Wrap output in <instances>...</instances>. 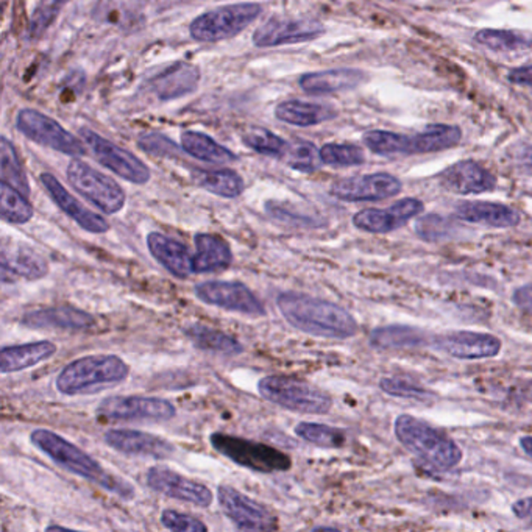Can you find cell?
Returning <instances> with one entry per match:
<instances>
[{
	"label": "cell",
	"instance_id": "obj_1",
	"mask_svg": "<svg viewBox=\"0 0 532 532\" xmlns=\"http://www.w3.org/2000/svg\"><path fill=\"white\" fill-rule=\"evenodd\" d=\"M281 315L295 330L326 339H350L358 324L347 309L336 303L300 292H283L276 298Z\"/></svg>",
	"mask_w": 532,
	"mask_h": 532
},
{
	"label": "cell",
	"instance_id": "obj_2",
	"mask_svg": "<svg viewBox=\"0 0 532 532\" xmlns=\"http://www.w3.org/2000/svg\"><path fill=\"white\" fill-rule=\"evenodd\" d=\"M30 440L36 449L47 454L56 465L69 473L94 482L107 492L118 495L119 498L131 499L135 497V488L130 482L108 473L92 456L84 453L83 450L60 434L40 428L30 434Z\"/></svg>",
	"mask_w": 532,
	"mask_h": 532
},
{
	"label": "cell",
	"instance_id": "obj_3",
	"mask_svg": "<svg viewBox=\"0 0 532 532\" xmlns=\"http://www.w3.org/2000/svg\"><path fill=\"white\" fill-rule=\"evenodd\" d=\"M129 373V364L116 354H91L63 367L55 386L58 392L68 397L94 395L119 386Z\"/></svg>",
	"mask_w": 532,
	"mask_h": 532
},
{
	"label": "cell",
	"instance_id": "obj_4",
	"mask_svg": "<svg viewBox=\"0 0 532 532\" xmlns=\"http://www.w3.org/2000/svg\"><path fill=\"white\" fill-rule=\"evenodd\" d=\"M395 436L411 453L437 470H451L462 460V450L447 432L412 415L398 417Z\"/></svg>",
	"mask_w": 532,
	"mask_h": 532
},
{
	"label": "cell",
	"instance_id": "obj_5",
	"mask_svg": "<svg viewBox=\"0 0 532 532\" xmlns=\"http://www.w3.org/2000/svg\"><path fill=\"white\" fill-rule=\"evenodd\" d=\"M258 392L270 403L298 414L324 415L333 408L328 393L294 376H264L259 380Z\"/></svg>",
	"mask_w": 532,
	"mask_h": 532
},
{
	"label": "cell",
	"instance_id": "obj_6",
	"mask_svg": "<svg viewBox=\"0 0 532 532\" xmlns=\"http://www.w3.org/2000/svg\"><path fill=\"white\" fill-rule=\"evenodd\" d=\"M209 443L218 454L248 470L266 475L291 470V456L267 443L255 442L250 439L230 436L224 432L211 434Z\"/></svg>",
	"mask_w": 532,
	"mask_h": 532
},
{
	"label": "cell",
	"instance_id": "obj_7",
	"mask_svg": "<svg viewBox=\"0 0 532 532\" xmlns=\"http://www.w3.org/2000/svg\"><path fill=\"white\" fill-rule=\"evenodd\" d=\"M261 15V5L256 2L231 4L203 13L192 21L189 34L200 43H218L231 40L255 23Z\"/></svg>",
	"mask_w": 532,
	"mask_h": 532
},
{
	"label": "cell",
	"instance_id": "obj_8",
	"mask_svg": "<svg viewBox=\"0 0 532 532\" xmlns=\"http://www.w3.org/2000/svg\"><path fill=\"white\" fill-rule=\"evenodd\" d=\"M66 175L69 185L88 202L99 208L102 213L116 214L125 207L127 196L121 185L96 169L91 168L90 164L80 160H73L69 163Z\"/></svg>",
	"mask_w": 532,
	"mask_h": 532
},
{
	"label": "cell",
	"instance_id": "obj_9",
	"mask_svg": "<svg viewBox=\"0 0 532 532\" xmlns=\"http://www.w3.org/2000/svg\"><path fill=\"white\" fill-rule=\"evenodd\" d=\"M16 127L28 140L38 142L41 146L49 147L52 150L73 158L86 155V147L79 138L69 133L68 130L63 129L55 119L49 118L38 110L24 108L17 112Z\"/></svg>",
	"mask_w": 532,
	"mask_h": 532
},
{
	"label": "cell",
	"instance_id": "obj_10",
	"mask_svg": "<svg viewBox=\"0 0 532 532\" xmlns=\"http://www.w3.org/2000/svg\"><path fill=\"white\" fill-rule=\"evenodd\" d=\"M79 133L97 161L110 169L112 174L127 179L133 185H146L150 179L149 168L131 151L125 150L111 140H105L103 136L97 135L92 130L80 129Z\"/></svg>",
	"mask_w": 532,
	"mask_h": 532
},
{
	"label": "cell",
	"instance_id": "obj_11",
	"mask_svg": "<svg viewBox=\"0 0 532 532\" xmlns=\"http://www.w3.org/2000/svg\"><path fill=\"white\" fill-rule=\"evenodd\" d=\"M194 294L200 302L209 306L252 317L266 315L263 303L250 291V287L239 281H205L194 287Z\"/></svg>",
	"mask_w": 532,
	"mask_h": 532
},
{
	"label": "cell",
	"instance_id": "obj_12",
	"mask_svg": "<svg viewBox=\"0 0 532 532\" xmlns=\"http://www.w3.org/2000/svg\"><path fill=\"white\" fill-rule=\"evenodd\" d=\"M220 509L241 531H275L278 529L276 516L258 501L248 498L231 486H218Z\"/></svg>",
	"mask_w": 532,
	"mask_h": 532
},
{
	"label": "cell",
	"instance_id": "obj_13",
	"mask_svg": "<svg viewBox=\"0 0 532 532\" xmlns=\"http://www.w3.org/2000/svg\"><path fill=\"white\" fill-rule=\"evenodd\" d=\"M97 414L112 421H168L177 415L174 404L164 398L107 397L102 400Z\"/></svg>",
	"mask_w": 532,
	"mask_h": 532
},
{
	"label": "cell",
	"instance_id": "obj_14",
	"mask_svg": "<svg viewBox=\"0 0 532 532\" xmlns=\"http://www.w3.org/2000/svg\"><path fill=\"white\" fill-rule=\"evenodd\" d=\"M401 189L403 185L395 175L378 172L337 179L331 186V196L343 202H378L398 196Z\"/></svg>",
	"mask_w": 532,
	"mask_h": 532
},
{
	"label": "cell",
	"instance_id": "obj_15",
	"mask_svg": "<svg viewBox=\"0 0 532 532\" xmlns=\"http://www.w3.org/2000/svg\"><path fill=\"white\" fill-rule=\"evenodd\" d=\"M146 481L151 490L169 498L179 499L205 509L213 505V492L205 484L183 477L168 467H151L147 470Z\"/></svg>",
	"mask_w": 532,
	"mask_h": 532
},
{
	"label": "cell",
	"instance_id": "obj_16",
	"mask_svg": "<svg viewBox=\"0 0 532 532\" xmlns=\"http://www.w3.org/2000/svg\"><path fill=\"white\" fill-rule=\"evenodd\" d=\"M325 34L324 24L315 19H272L253 34V44L261 49L298 44Z\"/></svg>",
	"mask_w": 532,
	"mask_h": 532
},
{
	"label": "cell",
	"instance_id": "obj_17",
	"mask_svg": "<svg viewBox=\"0 0 532 532\" xmlns=\"http://www.w3.org/2000/svg\"><path fill=\"white\" fill-rule=\"evenodd\" d=\"M425 209V205L419 198H401L392 207L386 209H363L354 214L353 225L359 230L375 235H386L391 231L398 230L410 222L411 218L419 216Z\"/></svg>",
	"mask_w": 532,
	"mask_h": 532
},
{
	"label": "cell",
	"instance_id": "obj_18",
	"mask_svg": "<svg viewBox=\"0 0 532 532\" xmlns=\"http://www.w3.org/2000/svg\"><path fill=\"white\" fill-rule=\"evenodd\" d=\"M434 341L442 352L458 359L495 358L501 352V341L488 333L451 331Z\"/></svg>",
	"mask_w": 532,
	"mask_h": 532
},
{
	"label": "cell",
	"instance_id": "obj_19",
	"mask_svg": "<svg viewBox=\"0 0 532 532\" xmlns=\"http://www.w3.org/2000/svg\"><path fill=\"white\" fill-rule=\"evenodd\" d=\"M41 183L45 188L47 194L51 196L52 200L55 202L56 207L62 209L63 213L73 218L75 224L84 231H90L92 235H103L110 230V224L101 214L91 211L84 208L82 203L58 181L55 175L44 172L40 177Z\"/></svg>",
	"mask_w": 532,
	"mask_h": 532
},
{
	"label": "cell",
	"instance_id": "obj_20",
	"mask_svg": "<svg viewBox=\"0 0 532 532\" xmlns=\"http://www.w3.org/2000/svg\"><path fill=\"white\" fill-rule=\"evenodd\" d=\"M103 440L108 447L127 456L168 459L175 451L174 445L163 437L135 430H110L105 432Z\"/></svg>",
	"mask_w": 532,
	"mask_h": 532
},
{
	"label": "cell",
	"instance_id": "obj_21",
	"mask_svg": "<svg viewBox=\"0 0 532 532\" xmlns=\"http://www.w3.org/2000/svg\"><path fill=\"white\" fill-rule=\"evenodd\" d=\"M439 181L447 191L460 196L492 191L497 186V177L481 164L470 160L451 164L439 175Z\"/></svg>",
	"mask_w": 532,
	"mask_h": 532
},
{
	"label": "cell",
	"instance_id": "obj_22",
	"mask_svg": "<svg viewBox=\"0 0 532 532\" xmlns=\"http://www.w3.org/2000/svg\"><path fill=\"white\" fill-rule=\"evenodd\" d=\"M21 325L32 330L86 331L96 325V319L73 306L34 309L21 319Z\"/></svg>",
	"mask_w": 532,
	"mask_h": 532
},
{
	"label": "cell",
	"instance_id": "obj_23",
	"mask_svg": "<svg viewBox=\"0 0 532 532\" xmlns=\"http://www.w3.org/2000/svg\"><path fill=\"white\" fill-rule=\"evenodd\" d=\"M200 83V71L189 63H175L150 80V91L163 102L188 96Z\"/></svg>",
	"mask_w": 532,
	"mask_h": 532
},
{
	"label": "cell",
	"instance_id": "obj_24",
	"mask_svg": "<svg viewBox=\"0 0 532 532\" xmlns=\"http://www.w3.org/2000/svg\"><path fill=\"white\" fill-rule=\"evenodd\" d=\"M147 248L151 256L168 270L169 274L177 278L186 280L192 272V255L183 242L177 241L170 236L163 233H149L147 236Z\"/></svg>",
	"mask_w": 532,
	"mask_h": 532
},
{
	"label": "cell",
	"instance_id": "obj_25",
	"mask_svg": "<svg viewBox=\"0 0 532 532\" xmlns=\"http://www.w3.org/2000/svg\"><path fill=\"white\" fill-rule=\"evenodd\" d=\"M49 272V266L40 253L34 252L30 247L17 246L8 248L4 246L2 252V281L5 285L15 283L17 278L36 281L44 278Z\"/></svg>",
	"mask_w": 532,
	"mask_h": 532
},
{
	"label": "cell",
	"instance_id": "obj_26",
	"mask_svg": "<svg viewBox=\"0 0 532 532\" xmlns=\"http://www.w3.org/2000/svg\"><path fill=\"white\" fill-rule=\"evenodd\" d=\"M196 253L192 255L194 274H213L228 269L233 263V252L222 236L214 233H197L194 237Z\"/></svg>",
	"mask_w": 532,
	"mask_h": 532
},
{
	"label": "cell",
	"instance_id": "obj_27",
	"mask_svg": "<svg viewBox=\"0 0 532 532\" xmlns=\"http://www.w3.org/2000/svg\"><path fill=\"white\" fill-rule=\"evenodd\" d=\"M367 75L358 69H330L320 73H305L298 84L305 92L313 96H325L341 91L354 90L365 83Z\"/></svg>",
	"mask_w": 532,
	"mask_h": 532
},
{
	"label": "cell",
	"instance_id": "obj_28",
	"mask_svg": "<svg viewBox=\"0 0 532 532\" xmlns=\"http://www.w3.org/2000/svg\"><path fill=\"white\" fill-rule=\"evenodd\" d=\"M456 218L470 224L488 225L495 228H510L520 224L521 216L517 209L503 203L462 202L454 209Z\"/></svg>",
	"mask_w": 532,
	"mask_h": 532
},
{
	"label": "cell",
	"instance_id": "obj_29",
	"mask_svg": "<svg viewBox=\"0 0 532 532\" xmlns=\"http://www.w3.org/2000/svg\"><path fill=\"white\" fill-rule=\"evenodd\" d=\"M55 343L51 341L30 342L21 345H8L0 350V372L15 373L21 370L30 369L41 364L47 359L53 358L56 353Z\"/></svg>",
	"mask_w": 532,
	"mask_h": 532
},
{
	"label": "cell",
	"instance_id": "obj_30",
	"mask_svg": "<svg viewBox=\"0 0 532 532\" xmlns=\"http://www.w3.org/2000/svg\"><path fill=\"white\" fill-rule=\"evenodd\" d=\"M460 140L462 130L459 127L447 123H432L417 135H406V155L447 150L459 144Z\"/></svg>",
	"mask_w": 532,
	"mask_h": 532
},
{
	"label": "cell",
	"instance_id": "obj_31",
	"mask_svg": "<svg viewBox=\"0 0 532 532\" xmlns=\"http://www.w3.org/2000/svg\"><path fill=\"white\" fill-rule=\"evenodd\" d=\"M336 116L337 111L334 108L313 102L286 101L281 102L275 108V118L295 127H313L328 122Z\"/></svg>",
	"mask_w": 532,
	"mask_h": 532
},
{
	"label": "cell",
	"instance_id": "obj_32",
	"mask_svg": "<svg viewBox=\"0 0 532 532\" xmlns=\"http://www.w3.org/2000/svg\"><path fill=\"white\" fill-rule=\"evenodd\" d=\"M185 333L186 337L194 343V347L200 348L203 352L225 354V356L244 353L241 342L230 334H227L224 331L216 330L211 326L194 324V325L188 326Z\"/></svg>",
	"mask_w": 532,
	"mask_h": 532
},
{
	"label": "cell",
	"instance_id": "obj_33",
	"mask_svg": "<svg viewBox=\"0 0 532 532\" xmlns=\"http://www.w3.org/2000/svg\"><path fill=\"white\" fill-rule=\"evenodd\" d=\"M181 147L188 155L203 163L228 164L237 161V157L230 149L220 146L211 136L200 131H183Z\"/></svg>",
	"mask_w": 532,
	"mask_h": 532
},
{
	"label": "cell",
	"instance_id": "obj_34",
	"mask_svg": "<svg viewBox=\"0 0 532 532\" xmlns=\"http://www.w3.org/2000/svg\"><path fill=\"white\" fill-rule=\"evenodd\" d=\"M192 179L205 191L211 192L214 196L224 197V198H236L246 189V183L241 175L231 169L194 170Z\"/></svg>",
	"mask_w": 532,
	"mask_h": 532
},
{
	"label": "cell",
	"instance_id": "obj_35",
	"mask_svg": "<svg viewBox=\"0 0 532 532\" xmlns=\"http://www.w3.org/2000/svg\"><path fill=\"white\" fill-rule=\"evenodd\" d=\"M373 347L384 350H400V348H419L428 343L421 331L411 326L391 325L376 328L370 336Z\"/></svg>",
	"mask_w": 532,
	"mask_h": 532
},
{
	"label": "cell",
	"instance_id": "obj_36",
	"mask_svg": "<svg viewBox=\"0 0 532 532\" xmlns=\"http://www.w3.org/2000/svg\"><path fill=\"white\" fill-rule=\"evenodd\" d=\"M34 207L28 197L5 181L0 183V216L13 225L27 224L34 218Z\"/></svg>",
	"mask_w": 532,
	"mask_h": 532
},
{
	"label": "cell",
	"instance_id": "obj_37",
	"mask_svg": "<svg viewBox=\"0 0 532 532\" xmlns=\"http://www.w3.org/2000/svg\"><path fill=\"white\" fill-rule=\"evenodd\" d=\"M294 432L305 442L313 443L320 449H342L347 442V432L334 426L300 421Z\"/></svg>",
	"mask_w": 532,
	"mask_h": 532
},
{
	"label": "cell",
	"instance_id": "obj_38",
	"mask_svg": "<svg viewBox=\"0 0 532 532\" xmlns=\"http://www.w3.org/2000/svg\"><path fill=\"white\" fill-rule=\"evenodd\" d=\"M475 41L493 52H520L532 49V38L512 30L484 28L475 34Z\"/></svg>",
	"mask_w": 532,
	"mask_h": 532
},
{
	"label": "cell",
	"instance_id": "obj_39",
	"mask_svg": "<svg viewBox=\"0 0 532 532\" xmlns=\"http://www.w3.org/2000/svg\"><path fill=\"white\" fill-rule=\"evenodd\" d=\"M0 174H2V181L13 186L17 191L23 192L24 196H30L27 174L24 170L23 163L17 157L15 147L6 138H2L0 140Z\"/></svg>",
	"mask_w": 532,
	"mask_h": 532
},
{
	"label": "cell",
	"instance_id": "obj_40",
	"mask_svg": "<svg viewBox=\"0 0 532 532\" xmlns=\"http://www.w3.org/2000/svg\"><path fill=\"white\" fill-rule=\"evenodd\" d=\"M281 160H285L287 166H291L292 169H295L298 172H306V174L315 172L322 164L319 149L313 142L303 140L289 142Z\"/></svg>",
	"mask_w": 532,
	"mask_h": 532
},
{
	"label": "cell",
	"instance_id": "obj_41",
	"mask_svg": "<svg viewBox=\"0 0 532 532\" xmlns=\"http://www.w3.org/2000/svg\"><path fill=\"white\" fill-rule=\"evenodd\" d=\"M242 140L247 147L252 150L266 157L283 158L286 151L289 142L283 140L281 136L275 135L270 130L266 129H250L246 135L242 136Z\"/></svg>",
	"mask_w": 532,
	"mask_h": 532
},
{
	"label": "cell",
	"instance_id": "obj_42",
	"mask_svg": "<svg viewBox=\"0 0 532 532\" xmlns=\"http://www.w3.org/2000/svg\"><path fill=\"white\" fill-rule=\"evenodd\" d=\"M404 138H406V135L384 131V130H370L363 136L365 146L369 147L373 153L382 155V157L406 155Z\"/></svg>",
	"mask_w": 532,
	"mask_h": 532
},
{
	"label": "cell",
	"instance_id": "obj_43",
	"mask_svg": "<svg viewBox=\"0 0 532 532\" xmlns=\"http://www.w3.org/2000/svg\"><path fill=\"white\" fill-rule=\"evenodd\" d=\"M322 163L333 168H352L365 161L363 149L352 144H325L320 149Z\"/></svg>",
	"mask_w": 532,
	"mask_h": 532
},
{
	"label": "cell",
	"instance_id": "obj_44",
	"mask_svg": "<svg viewBox=\"0 0 532 532\" xmlns=\"http://www.w3.org/2000/svg\"><path fill=\"white\" fill-rule=\"evenodd\" d=\"M415 230L423 241L440 242L453 236L454 225L442 216L428 214L417 220Z\"/></svg>",
	"mask_w": 532,
	"mask_h": 532
},
{
	"label": "cell",
	"instance_id": "obj_45",
	"mask_svg": "<svg viewBox=\"0 0 532 532\" xmlns=\"http://www.w3.org/2000/svg\"><path fill=\"white\" fill-rule=\"evenodd\" d=\"M382 392L389 393L392 397L408 398L415 401H428L431 400L432 393L426 391L421 384H415L406 378H382L380 382Z\"/></svg>",
	"mask_w": 532,
	"mask_h": 532
},
{
	"label": "cell",
	"instance_id": "obj_46",
	"mask_svg": "<svg viewBox=\"0 0 532 532\" xmlns=\"http://www.w3.org/2000/svg\"><path fill=\"white\" fill-rule=\"evenodd\" d=\"M161 525H163L169 531L175 532H205L208 531V527L202 520H198L197 517L189 516V514H183L179 510H163L161 512Z\"/></svg>",
	"mask_w": 532,
	"mask_h": 532
},
{
	"label": "cell",
	"instance_id": "obj_47",
	"mask_svg": "<svg viewBox=\"0 0 532 532\" xmlns=\"http://www.w3.org/2000/svg\"><path fill=\"white\" fill-rule=\"evenodd\" d=\"M138 146L147 153L157 155V157L175 158L179 155V147L160 133H149V135L140 136L138 140Z\"/></svg>",
	"mask_w": 532,
	"mask_h": 532
},
{
	"label": "cell",
	"instance_id": "obj_48",
	"mask_svg": "<svg viewBox=\"0 0 532 532\" xmlns=\"http://www.w3.org/2000/svg\"><path fill=\"white\" fill-rule=\"evenodd\" d=\"M64 4H66V0H52L51 4H47L36 12L34 21H32V27H30V34L34 38H40L41 34H44Z\"/></svg>",
	"mask_w": 532,
	"mask_h": 532
},
{
	"label": "cell",
	"instance_id": "obj_49",
	"mask_svg": "<svg viewBox=\"0 0 532 532\" xmlns=\"http://www.w3.org/2000/svg\"><path fill=\"white\" fill-rule=\"evenodd\" d=\"M267 211H269L272 218L285 222V224L297 225V227H317L314 218H308V216H302V214L291 213V209L286 207H281L278 203H267Z\"/></svg>",
	"mask_w": 532,
	"mask_h": 532
},
{
	"label": "cell",
	"instance_id": "obj_50",
	"mask_svg": "<svg viewBox=\"0 0 532 532\" xmlns=\"http://www.w3.org/2000/svg\"><path fill=\"white\" fill-rule=\"evenodd\" d=\"M510 161L514 163L520 174L532 177V146L529 144H516L509 150Z\"/></svg>",
	"mask_w": 532,
	"mask_h": 532
},
{
	"label": "cell",
	"instance_id": "obj_51",
	"mask_svg": "<svg viewBox=\"0 0 532 532\" xmlns=\"http://www.w3.org/2000/svg\"><path fill=\"white\" fill-rule=\"evenodd\" d=\"M514 303L525 313L532 314V285H525L514 292Z\"/></svg>",
	"mask_w": 532,
	"mask_h": 532
},
{
	"label": "cell",
	"instance_id": "obj_52",
	"mask_svg": "<svg viewBox=\"0 0 532 532\" xmlns=\"http://www.w3.org/2000/svg\"><path fill=\"white\" fill-rule=\"evenodd\" d=\"M508 80H509L510 83L532 86V64L531 66L512 69L509 75H508Z\"/></svg>",
	"mask_w": 532,
	"mask_h": 532
},
{
	"label": "cell",
	"instance_id": "obj_53",
	"mask_svg": "<svg viewBox=\"0 0 532 532\" xmlns=\"http://www.w3.org/2000/svg\"><path fill=\"white\" fill-rule=\"evenodd\" d=\"M512 512L520 520L531 521L532 523V497L531 498H523L516 501L512 505Z\"/></svg>",
	"mask_w": 532,
	"mask_h": 532
},
{
	"label": "cell",
	"instance_id": "obj_54",
	"mask_svg": "<svg viewBox=\"0 0 532 532\" xmlns=\"http://www.w3.org/2000/svg\"><path fill=\"white\" fill-rule=\"evenodd\" d=\"M520 445L523 451L532 458V436L521 437Z\"/></svg>",
	"mask_w": 532,
	"mask_h": 532
}]
</instances>
